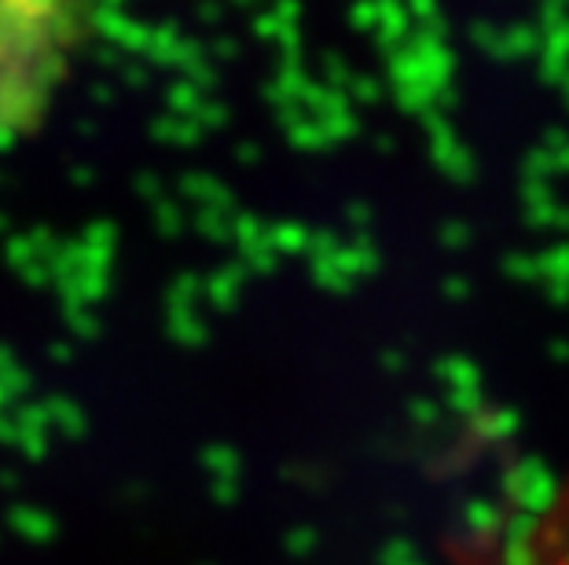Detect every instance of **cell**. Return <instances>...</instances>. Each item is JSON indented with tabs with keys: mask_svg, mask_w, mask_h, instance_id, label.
Returning a JSON list of instances; mask_svg holds the SVG:
<instances>
[{
	"mask_svg": "<svg viewBox=\"0 0 569 565\" xmlns=\"http://www.w3.org/2000/svg\"><path fill=\"white\" fill-rule=\"evenodd\" d=\"M67 27V0H0V132L38 114Z\"/></svg>",
	"mask_w": 569,
	"mask_h": 565,
	"instance_id": "obj_1",
	"label": "cell"
}]
</instances>
